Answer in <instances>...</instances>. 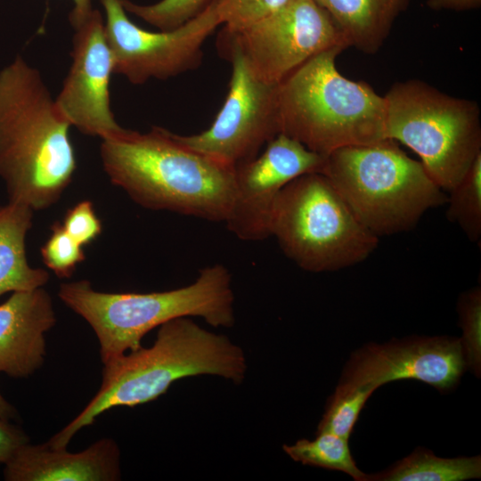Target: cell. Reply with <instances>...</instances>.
I'll use <instances>...</instances> for the list:
<instances>
[{
    "label": "cell",
    "instance_id": "6da1fadb",
    "mask_svg": "<svg viewBox=\"0 0 481 481\" xmlns=\"http://www.w3.org/2000/svg\"><path fill=\"white\" fill-rule=\"evenodd\" d=\"M70 126L20 55L0 71V177L9 201L35 211L60 200L77 169Z\"/></svg>",
    "mask_w": 481,
    "mask_h": 481
},
{
    "label": "cell",
    "instance_id": "7a4b0ae2",
    "mask_svg": "<svg viewBox=\"0 0 481 481\" xmlns=\"http://www.w3.org/2000/svg\"><path fill=\"white\" fill-rule=\"evenodd\" d=\"M101 159L110 182L139 205L212 222H225L235 167L183 145L160 126L123 128L102 139Z\"/></svg>",
    "mask_w": 481,
    "mask_h": 481
},
{
    "label": "cell",
    "instance_id": "3957f363",
    "mask_svg": "<svg viewBox=\"0 0 481 481\" xmlns=\"http://www.w3.org/2000/svg\"><path fill=\"white\" fill-rule=\"evenodd\" d=\"M247 368L244 351L227 336L205 330L188 316L172 319L159 327L151 346L103 364L98 392L47 443L53 448H67L72 437L102 413L156 400L181 379L214 375L240 385Z\"/></svg>",
    "mask_w": 481,
    "mask_h": 481
},
{
    "label": "cell",
    "instance_id": "277c9868",
    "mask_svg": "<svg viewBox=\"0 0 481 481\" xmlns=\"http://www.w3.org/2000/svg\"><path fill=\"white\" fill-rule=\"evenodd\" d=\"M344 50L333 47L312 57L277 86L280 134L322 156L388 140L385 98L338 71L336 59Z\"/></svg>",
    "mask_w": 481,
    "mask_h": 481
},
{
    "label": "cell",
    "instance_id": "5b68a950",
    "mask_svg": "<svg viewBox=\"0 0 481 481\" xmlns=\"http://www.w3.org/2000/svg\"><path fill=\"white\" fill-rule=\"evenodd\" d=\"M58 296L94 330L103 364L142 347L151 330L178 317H200L209 325L235 323L232 275L220 264L202 268L184 287L149 293H108L86 280L60 285Z\"/></svg>",
    "mask_w": 481,
    "mask_h": 481
},
{
    "label": "cell",
    "instance_id": "8992f818",
    "mask_svg": "<svg viewBox=\"0 0 481 481\" xmlns=\"http://www.w3.org/2000/svg\"><path fill=\"white\" fill-rule=\"evenodd\" d=\"M358 221L377 237L412 229L447 197L396 142L355 145L326 156L322 170Z\"/></svg>",
    "mask_w": 481,
    "mask_h": 481
},
{
    "label": "cell",
    "instance_id": "52a82bcc",
    "mask_svg": "<svg viewBox=\"0 0 481 481\" xmlns=\"http://www.w3.org/2000/svg\"><path fill=\"white\" fill-rule=\"evenodd\" d=\"M269 234L287 257L311 273L357 265L379 243L320 172L302 175L281 189L272 209Z\"/></svg>",
    "mask_w": 481,
    "mask_h": 481
},
{
    "label": "cell",
    "instance_id": "ba28073f",
    "mask_svg": "<svg viewBox=\"0 0 481 481\" xmlns=\"http://www.w3.org/2000/svg\"><path fill=\"white\" fill-rule=\"evenodd\" d=\"M384 98L387 139L410 148L441 189H452L481 154L478 104L416 79L395 83Z\"/></svg>",
    "mask_w": 481,
    "mask_h": 481
},
{
    "label": "cell",
    "instance_id": "9c48e42d",
    "mask_svg": "<svg viewBox=\"0 0 481 481\" xmlns=\"http://www.w3.org/2000/svg\"><path fill=\"white\" fill-rule=\"evenodd\" d=\"M217 44L234 47L258 78L273 85L324 51L349 47L328 12L314 0H288L243 29H223Z\"/></svg>",
    "mask_w": 481,
    "mask_h": 481
},
{
    "label": "cell",
    "instance_id": "30bf717a",
    "mask_svg": "<svg viewBox=\"0 0 481 481\" xmlns=\"http://www.w3.org/2000/svg\"><path fill=\"white\" fill-rule=\"evenodd\" d=\"M232 64L229 89L211 126L175 138L183 145L218 163L236 167L257 157L280 134L277 85L258 78L234 47L217 44Z\"/></svg>",
    "mask_w": 481,
    "mask_h": 481
},
{
    "label": "cell",
    "instance_id": "8fae6325",
    "mask_svg": "<svg viewBox=\"0 0 481 481\" xmlns=\"http://www.w3.org/2000/svg\"><path fill=\"white\" fill-rule=\"evenodd\" d=\"M105 12V33L113 57L114 74L134 85L167 79L197 69L203 45L222 25L216 0L183 25L151 32L132 22L121 0H100Z\"/></svg>",
    "mask_w": 481,
    "mask_h": 481
},
{
    "label": "cell",
    "instance_id": "7c38bea8",
    "mask_svg": "<svg viewBox=\"0 0 481 481\" xmlns=\"http://www.w3.org/2000/svg\"><path fill=\"white\" fill-rule=\"evenodd\" d=\"M465 371L460 338L412 335L382 344L370 342L355 350L335 390L362 386L377 389L390 381L414 379L445 394L456 388Z\"/></svg>",
    "mask_w": 481,
    "mask_h": 481
},
{
    "label": "cell",
    "instance_id": "4fadbf2b",
    "mask_svg": "<svg viewBox=\"0 0 481 481\" xmlns=\"http://www.w3.org/2000/svg\"><path fill=\"white\" fill-rule=\"evenodd\" d=\"M326 156L310 151L299 142L279 134L261 154L238 165L226 226L245 241L268 237L274 201L289 182L308 174L322 173Z\"/></svg>",
    "mask_w": 481,
    "mask_h": 481
},
{
    "label": "cell",
    "instance_id": "5bb4252c",
    "mask_svg": "<svg viewBox=\"0 0 481 481\" xmlns=\"http://www.w3.org/2000/svg\"><path fill=\"white\" fill-rule=\"evenodd\" d=\"M72 63L54 100L58 111L82 134L101 139L123 129L110 108L113 57L98 10L74 28Z\"/></svg>",
    "mask_w": 481,
    "mask_h": 481
},
{
    "label": "cell",
    "instance_id": "9a60e30c",
    "mask_svg": "<svg viewBox=\"0 0 481 481\" xmlns=\"http://www.w3.org/2000/svg\"><path fill=\"white\" fill-rule=\"evenodd\" d=\"M56 323L49 293L43 287L14 291L0 305V372L28 378L44 363L45 334Z\"/></svg>",
    "mask_w": 481,
    "mask_h": 481
},
{
    "label": "cell",
    "instance_id": "2e32d148",
    "mask_svg": "<svg viewBox=\"0 0 481 481\" xmlns=\"http://www.w3.org/2000/svg\"><path fill=\"white\" fill-rule=\"evenodd\" d=\"M120 452L110 438H102L79 452L53 448L47 442L21 446L4 465L7 481H117Z\"/></svg>",
    "mask_w": 481,
    "mask_h": 481
},
{
    "label": "cell",
    "instance_id": "e0dca14e",
    "mask_svg": "<svg viewBox=\"0 0 481 481\" xmlns=\"http://www.w3.org/2000/svg\"><path fill=\"white\" fill-rule=\"evenodd\" d=\"M330 16L349 47L372 54L388 37L410 0H314Z\"/></svg>",
    "mask_w": 481,
    "mask_h": 481
},
{
    "label": "cell",
    "instance_id": "ac0fdd59",
    "mask_svg": "<svg viewBox=\"0 0 481 481\" xmlns=\"http://www.w3.org/2000/svg\"><path fill=\"white\" fill-rule=\"evenodd\" d=\"M34 210L9 201L0 207V296L7 292L43 287L49 273L29 265L26 236L32 226Z\"/></svg>",
    "mask_w": 481,
    "mask_h": 481
},
{
    "label": "cell",
    "instance_id": "d6986e66",
    "mask_svg": "<svg viewBox=\"0 0 481 481\" xmlns=\"http://www.w3.org/2000/svg\"><path fill=\"white\" fill-rule=\"evenodd\" d=\"M480 477L479 455L442 458L418 447L385 470L367 475L366 481H462Z\"/></svg>",
    "mask_w": 481,
    "mask_h": 481
},
{
    "label": "cell",
    "instance_id": "ffe728a7",
    "mask_svg": "<svg viewBox=\"0 0 481 481\" xmlns=\"http://www.w3.org/2000/svg\"><path fill=\"white\" fill-rule=\"evenodd\" d=\"M282 449L294 461L303 465L344 472L355 481H366L367 474L356 466L348 439L344 437L316 433L314 439H299L293 444H283Z\"/></svg>",
    "mask_w": 481,
    "mask_h": 481
},
{
    "label": "cell",
    "instance_id": "44dd1931",
    "mask_svg": "<svg viewBox=\"0 0 481 481\" xmlns=\"http://www.w3.org/2000/svg\"><path fill=\"white\" fill-rule=\"evenodd\" d=\"M446 216L472 242L481 240V154L461 181L449 190Z\"/></svg>",
    "mask_w": 481,
    "mask_h": 481
},
{
    "label": "cell",
    "instance_id": "7402d4cb",
    "mask_svg": "<svg viewBox=\"0 0 481 481\" xmlns=\"http://www.w3.org/2000/svg\"><path fill=\"white\" fill-rule=\"evenodd\" d=\"M376 389L367 386L337 391L328 398L316 433H331L349 439L361 411Z\"/></svg>",
    "mask_w": 481,
    "mask_h": 481
},
{
    "label": "cell",
    "instance_id": "603a6c76",
    "mask_svg": "<svg viewBox=\"0 0 481 481\" xmlns=\"http://www.w3.org/2000/svg\"><path fill=\"white\" fill-rule=\"evenodd\" d=\"M460 338L467 371L479 378L481 373V288L462 292L457 301Z\"/></svg>",
    "mask_w": 481,
    "mask_h": 481
},
{
    "label": "cell",
    "instance_id": "cb8c5ba5",
    "mask_svg": "<svg viewBox=\"0 0 481 481\" xmlns=\"http://www.w3.org/2000/svg\"><path fill=\"white\" fill-rule=\"evenodd\" d=\"M211 0H161L141 5L121 0L126 10L162 31L175 29L200 13Z\"/></svg>",
    "mask_w": 481,
    "mask_h": 481
},
{
    "label": "cell",
    "instance_id": "d4e9b609",
    "mask_svg": "<svg viewBox=\"0 0 481 481\" xmlns=\"http://www.w3.org/2000/svg\"><path fill=\"white\" fill-rule=\"evenodd\" d=\"M40 251L44 264L59 278H69L86 259L84 247L69 235L60 222L51 226V234Z\"/></svg>",
    "mask_w": 481,
    "mask_h": 481
},
{
    "label": "cell",
    "instance_id": "484cf974",
    "mask_svg": "<svg viewBox=\"0 0 481 481\" xmlns=\"http://www.w3.org/2000/svg\"><path fill=\"white\" fill-rule=\"evenodd\" d=\"M288 0H216L224 29L236 31L274 12Z\"/></svg>",
    "mask_w": 481,
    "mask_h": 481
},
{
    "label": "cell",
    "instance_id": "4316f807",
    "mask_svg": "<svg viewBox=\"0 0 481 481\" xmlns=\"http://www.w3.org/2000/svg\"><path fill=\"white\" fill-rule=\"evenodd\" d=\"M64 230L78 244L86 246L102 233V224L90 200H85L69 208L61 222Z\"/></svg>",
    "mask_w": 481,
    "mask_h": 481
},
{
    "label": "cell",
    "instance_id": "83f0119b",
    "mask_svg": "<svg viewBox=\"0 0 481 481\" xmlns=\"http://www.w3.org/2000/svg\"><path fill=\"white\" fill-rule=\"evenodd\" d=\"M28 443L29 437L20 428L0 419V466H4Z\"/></svg>",
    "mask_w": 481,
    "mask_h": 481
},
{
    "label": "cell",
    "instance_id": "f1b7e54d",
    "mask_svg": "<svg viewBox=\"0 0 481 481\" xmlns=\"http://www.w3.org/2000/svg\"><path fill=\"white\" fill-rule=\"evenodd\" d=\"M427 5L436 11L463 12L479 8L481 0H427Z\"/></svg>",
    "mask_w": 481,
    "mask_h": 481
},
{
    "label": "cell",
    "instance_id": "f546056e",
    "mask_svg": "<svg viewBox=\"0 0 481 481\" xmlns=\"http://www.w3.org/2000/svg\"><path fill=\"white\" fill-rule=\"evenodd\" d=\"M74 7L69 13V20L73 28L83 23L94 11L93 0H72Z\"/></svg>",
    "mask_w": 481,
    "mask_h": 481
},
{
    "label": "cell",
    "instance_id": "4dcf8cb0",
    "mask_svg": "<svg viewBox=\"0 0 481 481\" xmlns=\"http://www.w3.org/2000/svg\"><path fill=\"white\" fill-rule=\"evenodd\" d=\"M17 416L15 408L6 401L0 392V419L11 420Z\"/></svg>",
    "mask_w": 481,
    "mask_h": 481
}]
</instances>
